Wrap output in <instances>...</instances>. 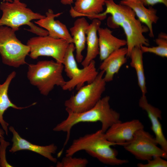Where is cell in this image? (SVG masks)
<instances>
[{"label":"cell","mask_w":167,"mask_h":167,"mask_svg":"<svg viewBox=\"0 0 167 167\" xmlns=\"http://www.w3.org/2000/svg\"><path fill=\"white\" fill-rule=\"evenodd\" d=\"M110 99L109 96H106L101 98L93 108L83 112H67V118L58 124L53 130L66 133L64 145L69 140L72 128L80 123L100 122L101 124V129L105 133L113 124L121 121L120 113L111 108Z\"/></svg>","instance_id":"obj_1"},{"label":"cell","mask_w":167,"mask_h":167,"mask_svg":"<svg viewBox=\"0 0 167 167\" xmlns=\"http://www.w3.org/2000/svg\"><path fill=\"white\" fill-rule=\"evenodd\" d=\"M116 145L108 140L105 133L100 129L74 140L66 150L65 156H73L84 150L105 164L118 165L128 163V160L117 157L118 151L111 147Z\"/></svg>","instance_id":"obj_2"},{"label":"cell","mask_w":167,"mask_h":167,"mask_svg":"<svg viewBox=\"0 0 167 167\" xmlns=\"http://www.w3.org/2000/svg\"><path fill=\"white\" fill-rule=\"evenodd\" d=\"M64 66L52 60H43L28 65L27 77L40 93L47 96L57 86L62 88L66 81L62 75Z\"/></svg>","instance_id":"obj_3"},{"label":"cell","mask_w":167,"mask_h":167,"mask_svg":"<svg viewBox=\"0 0 167 167\" xmlns=\"http://www.w3.org/2000/svg\"><path fill=\"white\" fill-rule=\"evenodd\" d=\"M104 71H101L93 81L83 86L75 94L65 101L66 112H83L96 105L105 90L106 82L104 78Z\"/></svg>","instance_id":"obj_4"},{"label":"cell","mask_w":167,"mask_h":167,"mask_svg":"<svg viewBox=\"0 0 167 167\" xmlns=\"http://www.w3.org/2000/svg\"><path fill=\"white\" fill-rule=\"evenodd\" d=\"M75 50L73 43H70L64 57L62 62L64 69L70 79L66 81L62 88L63 90L71 91L75 88L78 90L84 85L85 83L89 84L93 81L99 73L96 68L94 60L88 66L79 68L74 56Z\"/></svg>","instance_id":"obj_5"},{"label":"cell","mask_w":167,"mask_h":167,"mask_svg":"<svg viewBox=\"0 0 167 167\" xmlns=\"http://www.w3.org/2000/svg\"><path fill=\"white\" fill-rule=\"evenodd\" d=\"M15 32L7 26H0V55L4 64L17 68L27 63L30 49L17 38Z\"/></svg>","instance_id":"obj_6"},{"label":"cell","mask_w":167,"mask_h":167,"mask_svg":"<svg viewBox=\"0 0 167 167\" xmlns=\"http://www.w3.org/2000/svg\"><path fill=\"white\" fill-rule=\"evenodd\" d=\"M0 9L2 11L0 18V26H7L15 32L23 25L29 26L32 23V20L41 19L45 16L33 12L27 7L25 3L19 0L2 2L0 4Z\"/></svg>","instance_id":"obj_7"},{"label":"cell","mask_w":167,"mask_h":167,"mask_svg":"<svg viewBox=\"0 0 167 167\" xmlns=\"http://www.w3.org/2000/svg\"><path fill=\"white\" fill-rule=\"evenodd\" d=\"M158 144L155 137L142 129L137 131L132 139L123 146L139 160L147 161L156 156L167 159V152L158 147Z\"/></svg>","instance_id":"obj_8"},{"label":"cell","mask_w":167,"mask_h":167,"mask_svg":"<svg viewBox=\"0 0 167 167\" xmlns=\"http://www.w3.org/2000/svg\"><path fill=\"white\" fill-rule=\"evenodd\" d=\"M69 44L64 39H56L48 35L32 37L27 43L30 49L29 55L32 59L42 56L50 57L57 62L62 64Z\"/></svg>","instance_id":"obj_9"},{"label":"cell","mask_w":167,"mask_h":167,"mask_svg":"<svg viewBox=\"0 0 167 167\" xmlns=\"http://www.w3.org/2000/svg\"><path fill=\"white\" fill-rule=\"evenodd\" d=\"M135 16L134 15L128 17L121 26L126 37L127 56L128 57L134 48L149 45V40L143 35L144 33L149 31L147 27L142 25L139 20L135 18Z\"/></svg>","instance_id":"obj_10"},{"label":"cell","mask_w":167,"mask_h":167,"mask_svg":"<svg viewBox=\"0 0 167 167\" xmlns=\"http://www.w3.org/2000/svg\"><path fill=\"white\" fill-rule=\"evenodd\" d=\"M142 123L137 119L117 122L112 125L105 133L106 138L117 145L123 146L133 138L135 133L144 129Z\"/></svg>","instance_id":"obj_11"},{"label":"cell","mask_w":167,"mask_h":167,"mask_svg":"<svg viewBox=\"0 0 167 167\" xmlns=\"http://www.w3.org/2000/svg\"><path fill=\"white\" fill-rule=\"evenodd\" d=\"M9 129L13 134L11 140L13 144L9 150L10 152L13 153L20 150H28L38 153L54 163L57 162V158L52 155L55 153L57 149V146L54 144L45 146L34 144L22 138L12 126H10Z\"/></svg>","instance_id":"obj_12"},{"label":"cell","mask_w":167,"mask_h":167,"mask_svg":"<svg viewBox=\"0 0 167 167\" xmlns=\"http://www.w3.org/2000/svg\"><path fill=\"white\" fill-rule=\"evenodd\" d=\"M62 13L55 14L49 9L46 13L45 17L35 21V23L46 30L48 36L56 39H63L69 44L73 43V40L66 26L55 18L60 16Z\"/></svg>","instance_id":"obj_13"},{"label":"cell","mask_w":167,"mask_h":167,"mask_svg":"<svg viewBox=\"0 0 167 167\" xmlns=\"http://www.w3.org/2000/svg\"><path fill=\"white\" fill-rule=\"evenodd\" d=\"M139 107L147 113L150 121L151 129L155 134L158 144L165 151L167 152V140L165 138L159 119H162L161 111L148 103L146 95H143L139 101Z\"/></svg>","instance_id":"obj_14"},{"label":"cell","mask_w":167,"mask_h":167,"mask_svg":"<svg viewBox=\"0 0 167 167\" xmlns=\"http://www.w3.org/2000/svg\"><path fill=\"white\" fill-rule=\"evenodd\" d=\"M105 11L99 15L105 19L107 14L111 16L108 18L107 24L109 27L115 28L121 26L123 22L128 17L135 15L134 11L129 6L116 3L114 0H106Z\"/></svg>","instance_id":"obj_15"},{"label":"cell","mask_w":167,"mask_h":167,"mask_svg":"<svg viewBox=\"0 0 167 167\" xmlns=\"http://www.w3.org/2000/svg\"><path fill=\"white\" fill-rule=\"evenodd\" d=\"M127 48L123 47L114 51L103 61L100 69L104 71V78L106 83L113 80L114 75L127 62Z\"/></svg>","instance_id":"obj_16"},{"label":"cell","mask_w":167,"mask_h":167,"mask_svg":"<svg viewBox=\"0 0 167 167\" xmlns=\"http://www.w3.org/2000/svg\"><path fill=\"white\" fill-rule=\"evenodd\" d=\"M100 59L103 61L115 50L126 45V40L118 38L112 34L107 28L101 27L97 31Z\"/></svg>","instance_id":"obj_17"},{"label":"cell","mask_w":167,"mask_h":167,"mask_svg":"<svg viewBox=\"0 0 167 167\" xmlns=\"http://www.w3.org/2000/svg\"><path fill=\"white\" fill-rule=\"evenodd\" d=\"M120 3L130 7L135 12L139 21L146 25L149 32V36L154 37L152 24L156 23L159 18L156 9L152 6L146 8L138 0H122Z\"/></svg>","instance_id":"obj_18"},{"label":"cell","mask_w":167,"mask_h":167,"mask_svg":"<svg viewBox=\"0 0 167 167\" xmlns=\"http://www.w3.org/2000/svg\"><path fill=\"white\" fill-rule=\"evenodd\" d=\"M106 0H77L70 10L73 18L86 16L90 19H97L98 15L102 13Z\"/></svg>","instance_id":"obj_19"},{"label":"cell","mask_w":167,"mask_h":167,"mask_svg":"<svg viewBox=\"0 0 167 167\" xmlns=\"http://www.w3.org/2000/svg\"><path fill=\"white\" fill-rule=\"evenodd\" d=\"M89 24L86 19L82 17L76 19L70 29L75 48V59L79 63L83 60L82 52L85 47L86 31Z\"/></svg>","instance_id":"obj_20"},{"label":"cell","mask_w":167,"mask_h":167,"mask_svg":"<svg viewBox=\"0 0 167 167\" xmlns=\"http://www.w3.org/2000/svg\"><path fill=\"white\" fill-rule=\"evenodd\" d=\"M101 24V20L97 19H92L86 31V43L87 52L86 56L81 62L83 67L88 66L99 54V46L97 31Z\"/></svg>","instance_id":"obj_21"},{"label":"cell","mask_w":167,"mask_h":167,"mask_svg":"<svg viewBox=\"0 0 167 167\" xmlns=\"http://www.w3.org/2000/svg\"><path fill=\"white\" fill-rule=\"evenodd\" d=\"M16 75L15 71H12L8 75L5 82L2 84H0V124L7 135L8 134L9 124L3 119V115L5 112L10 107L22 109L34 105L36 103L35 102L29 106L20 107L17 106L11 102L8 96V90L11 83Z\"/></svg>","instance_id":"obj_22"},{"label":"cell","mask_w":167,"mask_h":167,"mask_svg":"<svg viewBox=\"0 0 167 167\" xmlns=\"http://www.w3.org/2000/svg\"><path fill=\"white\" fill-rule=\"evenodd\" d=\"M143 54L140 47H135L132 50L129 57L131 58L130 65L135 71L138 84L142 95H146L147 89L143 67Z\"/></svg>","instance_id":"obj_23"},{"label":"cell","mask_w":167,"mask_h":167,"mask_svg":"<svg viewBox=\"0 0 167 167\" xmlns=\"http://www.w3.org/2000/svg\"><path fill=\"white\" fill-rule=\"evenodd\" d=\"M157 46L149 47L141 45L140 48L143 53H149L163 58L167 57V36L165 33L160 34L155 40Z\"/></svg>","instance_id":"obj_24"},{"label":"cell","mask_w":167,"mask_h":167,"mask_svg":"<svg viewBox=\"0 0 167 167\" xmlns=\"http://www.w3.org/2000/svg\"><path fill=\"white\" fill-rule=\"evenodd\" d=\"M57 167H85L88 162L85 158L65 156L61 161L56 162Z\"/></svg>","instance_id":"obj_25"},{"label":"cell","mask_w":167,"mask_h":167,"mask_svg":"<svg viewBox=\"0 0 167 167\" xmlns=\"http://www.w3.org/2000/svg\"><path fill=\"white\" fill-rule=\"evenodd\" d=\"M137 166L138 167H166L167 161L162 157L156 156L147 161V164L139 163L137 164Z\"/></svg>","instance_id":"obj_26"},{"label":"cell","mask_w":167,"mask_h":167,"mask_svg":"<svg viewBox=\"0 0 167 167\" xmlns=\"http://www.w3.org/2000/svg\"><path fill=\"white\" fill-rule=\"evenodd\" d=\"M10 144L9 142L5 141L4 137L0 138V167H13L7 162L6 157V150Z\"/></svg>","instance_id":"obj_27"},{"label":"cell","mask_w":167,"mask_h":167,"mask_svg":"<svg viewBox=\"0 0 167 167\" xmlns=\"http://www.w3.org/2000/svg\"><path fill=\"white\" fill-rule=\"evenodd\" d=\"M30 29L28 31L36 34L38 36H45L48 35V31L40 26H37L32 23L30 26Z\"/></svg>","instance_id":"obj_28"},{"label":"cell","mask_w":167,"mask_h":167,"mask_svg":"<svg viewBox=\"0 0 167 167\" xmlns=\"http://www.w3.org/2000/svg\"><path fill=\"white\" fill-rule=\"evenodd\" d=\"M142 3L145 6H152L158 3L164 4L167 6V0H138Z\"/></svg>","instance_id":"obj_29"},{"label":"cell","mask_w":167,"mask_h":167,"mask_svg":"<svg viewBox=\"0 0 167 167\" xmlns=\"http://www.w3.org/2000/svg\"><path fill=\"white\" fill-rule=\"evenodd\" d=\"M74 0H60L61 2L64 5H70L74 2Z\"/></svg>","instance_id":"obj_30"},{"label":"cell","mask_w":167,"mask_h":167,"mask_svg":"<svg viewBox=\"0 0 167 167\" xmlns=\"http://www.w3.org/2000/svg\"><path fill=\"white\" fill-rule=\"evenodd\" d=\"M4 134V132L1 129H0V138L3 137V135Z\"/></svg>","instance_id":"obj_31"},{"label":"cell","mask_w":167,"mask_h":167,"mask_svg":"<svg viewBox=\"0 0 167 167\" xmlns=\"http://www.w3.org/2000/svg\"><path fill=\"white\" fill-rule=\"evenodd\" d=\"M6 1H8L9 2H12V0H5Z\"/></svg>","instance_id":"obj_32"},{"label":"cell","mask_w":167,"mask_h":167,"mask_svg":"<svg viewBox=\"0 0 167 167\" xmlns=\"http://www.w3.org/2000/svg\"></svg>","instance_id":"obj_33"}]
</instances>
